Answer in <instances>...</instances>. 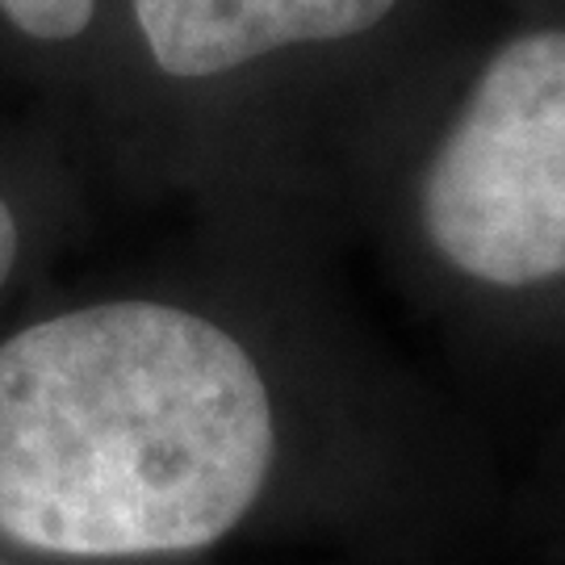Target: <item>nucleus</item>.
<instances>
[{
  "label": "nucleus",
  "instance_id": "20e7f679",
  "mask_svg": "<svg viewBox=\"0 0 565 565\" xmlns=\"http://www.w3.org/2000/svg\"><path fill=\"white\" fill-rule=\"evenodd\" d=\"M0 13L30 39L67 42L88 30L97 0H0Z\"/></svg>",
  "mask_w": 565,
  "mask_h": 565
},
{
  "label": "nucleus",
  "instance_id": "39448f33",
  "mask_svg": "<svg viewBox=\"0 0 565 565\" xmlns=\"http://www.w3.org/2000/svg\"><path fill=\"white\" fill-rule=\"evenodd\" d=\"M18 260V223H13V210L0 202V285L9 281Z\"/></svg>",
  "mask_w": 565,
  "mask_h": 565
},
{
  "label": "nucleus",
  "instance_id": "f03ea898",
  "mask_svg": "<svg viewBox=\"0 0 565 565\" xmlns=\"http://www.w3.org/2000/svg\"><path fill=\"white\" fill-rule=\"evenodd\" d=\"M431 247L486 285L565 277V30L503 42L424 177Z\"/></svg>",
  "mask_w": 565,
  "mask_h": 565
},
{
  "label": "nucleus",
  "instance_id": "7ed1b4c3",
  "mask_svg": "<svg viewBox=\"0 0 565 565\" xmlns=\"http://www.w3.org/2000/svg\"><path fill=\"white\" fill-rule=\"evenodd\" d=\"M398 0H135L151 60L177 81L223 76L285 46L356 39Z\"/></svg>",
  "mask_w": 565,
  "mask_h": 565
},
{
  "label": "nucleus",
  "instance_id": "f257e3e1",
  "mask_svg": "<svg viewBox=\"0 0 565 565\" xmlns=\"http://www.w3.org/2000/svg\"><path fill=\"white\" fill-rule=\"evenodd\" d=\"M273 403L223 327L105 302L0 343V536L60 557L214 545L273 469Z\"/></svg>",
  "mask_w": 565,
  "mask_h": 565
}]
</instances>
